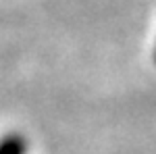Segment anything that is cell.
I'll list each match as a JSON object with an SVG mask.
<instances>
[{"mask_svg":"<svg viewBox=\"0 0 156 154\" xmlns=\"http://www.w3.org/2000/svg\"><path fill=\"white\" fill-rule=\"evenodd\" d=\"M0 154H23V142L19 138H4L0 142Z\"/></svg>","mask_w":156,"mask_h":154,"instance_id":"1","label":"cell"}]
</instances>
